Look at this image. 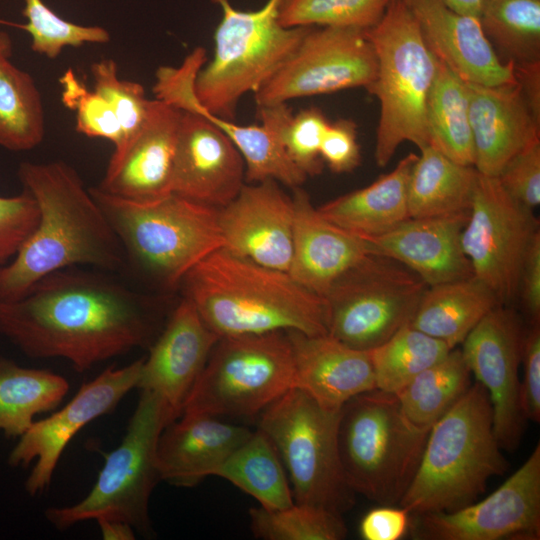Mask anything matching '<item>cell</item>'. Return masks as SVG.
<instances>
[{
  "label": "cell",
  "mask_w": 540,
  "mask_h": 540,
  "mask_svg": "<svg viewBox=\"0 0 540 540\" xmlns=\"http://www.w3.org/2000/svg\"><path fill=\"white\" fill-rule=\"evenodd\" d=\"M164 324L144 297L105 274L74 267L43 277L16 300L0 301L2 336L29 357L63 358L78 372L151 346Z\"/></svg>",
  "instance_id": "obj_1"
},
{
  "label": "cell",
  "mask_w": 540,
  "mask_h": 540,
  "mask_svg": "<svg viewBox=\"0 0 540 540\" xmlns=\"http://www.w3.org/2000/svg\"><path fill=\"white\" fill-rule=\"evenodd\" d=\"M17 174L39 216L12 260L0 266V301L20 298L40 279L64 268L125 267L114 230L75 169L62 161H27Z\"/></svg>",
  "instance_id": "obj_2"
},
{
  "label": "cell",
  "mask_w": 540,
  "mask_h": 540,
  "mask_svg": "<svg viewBox=\"0 0 540 540\" xmlns=\"http://www.w3.org/2000/svg\"><path fill=\"white\" fill-rule=\"evenodd\" d=\"M207 326L219 337L298 331L327 334L323 297L288 272L265 267L220 248L181 283Z\"/></svg>",
  "instance_id": "obj_3"
},
{
  "label": "cell",
  "mask_w": 540,
  "mask_h": 540,
  "mask_svg": "<svg viewBox=\"0 0 540 540\" xmlns=\"http://www.w3.org/2000/svg\"><path fill=\"white\" fill-rule=\"evenodd\" d=\"M509 467L493 430L486 389L475 381L431 427L399 506L411 515L451 512L477 501Z\"/></svg>",
  "instance_id": "obj_4"
},
{
  "label": "cell",
  "mask_w": 540,
  "mask_h": 540,
  "mask_svg": "<svg viewBox=\"0 0 540 540\" xmlns=\"http://www.w3.org/2000/svg\"><path fill=\"white\" fill-rule=\"evenodd\" d=\"M114 230L126 261L167 289L223 248L219 209L171 193L135 202L89 189Z\"/></svg>",
  "instance_id": "obj_5"
},
{
  "label": "cell",
  "mask_w": 540,
  "mask_h": 540,
  "mask_svg": "<svg viewBox=\"0 0 540 540\" xmlns=\"http://www.w3.org/2000/svg\"><path fill=\"white\" fill-rule=\"evenodd\" d=\"M365 32L377 59L375 79L367 88L380 103L374 157L384 167L405 141L419 149L428 146L426 107L438 60L405 0H392Z\"/></svg>",
  "instance_id": "obj_6"
},
{
  "label": "cell",
  "mask_w": 540,
  "mask_h": 540,
  "mask_svg": "<svg viewBox=\"0 0 540 540\" xmlns=\"http://www.w3.org/2000/svg\"><path fill=\"white\" fill-rule=\"evenodd\" d=\"M430 429L410 422L393 393L373 389L346 402L340 412L338 448L353 491L378 505H399Z\"/></svg>",
  "instance_id": "obj_7"
},
{
  "label": "cell",
  "mask_w": 540,
  "mask_h": 540,
  "mask_svg": "<svg viewBox=\"0 0 540 540\" xmlns=\"http://www.w3.org/2000/svg\"><path fill=\"white\" fill-rule=\"evenodd\" d=\"M222 12L212 59L197 73L194 89L210 113L232 120L239 100L255 93L290 57L311 27L279 22L283 0L240 10L230 0H212Z\"/></svg>",
  "instance_id": "obj_8"
},
{
  "label": "cell",
  "mask_w": 540,
  "mask_h": 540,
  "mask_svg": "<svg viewBox=\"0 0 540 540\" xmlns=\"http://www.w3.org/2000/svg\"><path fill=\"white\" fill-rule=\"evenodd\" d=\"M178 418L157 393L141 390L120 445L105 456L91 491L71 506L51 507L46 519L58 530L106 518L150 534L149 500L159 479L157 445L164 428Z\"/></svg>",
  "instance_id": "obj_9"
},
{
  "label": "cell",
  "mask_w": 540,
  "mask_h": 540,
  "mask_svg": "<svg viewBox=\"0 0 540 540\" xmlns=\"http://www.w3.org/2000/svg\"><path fill=\"white\" fill-rule=\"evenodd\" d=\"M340 412L292 387L260 413L258 429L275 446L294 501L343 515L355 504L340 461Z\"/></svg>",
  "instance_id": "obj_10"
},
{
  "label": "cell",
  "mask_w": 540,
  "mask_h": 540,
  "mask_svg": "<svg viewBox=\"0 0 540 540\" xmlns=\"http://www.w3.org/2000/svg\"><path fill=\"white\" fill-rule=\"evenodd\" d=\"M293 378L286 331L223 336L213 347L182 414L254 417L292 388Z\"/></svg>",
  "instance_id": "obj_11"
},
{
  "label": "cell",
  "mask_w": 540,
  "mask_h": 540,
  "mask_svg": "<svg viewBox=\"0 0 540 540\" xmlns=\"http://www.w3.org/2000/svg\"><path fill=\"white\" fill-rule=\"evenodd\" d=\"M427 287L404 265L370 254L323 295L328 334L371 350L410 324Z\"/></svg>",
  "instance_id": "obj_12"
},
{
  "label": "cell",
  "mask_w": 540,
  "mask_h": 540,
  "mask_svg": "<svg viewBox=\"0 0 540 540\" xmlns=\"http://www.w3.org/2000/svg\"><path fill=\"white\" fill-rule=\"evenodd\" d=\"M538 231L534 211L514 200L497 177L478 172L461 244L473 276L500 304L518 296L522 265Z\"/></svg>",
  "instance_id": "obj_13"
},
{
  "label": "cell",
  "mask_w": 540,
  "mask_h": 540,
  "mask_svg": "<svg viewBox=\"0 0 540 540\" xmlns=\"http://www.w3.org/2000/svg\"><path fill=\"white\" fill-rule=\"evenodd\" d=\"M377 59L365 30L353 27H311L297 48L255 93L257 105L367 89L374 81Z\"/></svg>",
  "instance_id": "obj_14"
},
{
  "label": "cell",
  "mask_w": 540,
  "mask_h": 540,
  "mask_svg": "<svg viewBox=\"0 0 540 540\" xmlns=\"http://www.w3.org/2000/svg\"><path fill=\"white\" fill-rule=\"evenodd\" d=\"M417 540H539L540 444L495 491L451 512L411 515Z\"/></svg>",
  "instance_id": "obj_15"
},
{
  "label": "cell",
  "mask_w": 540,
  "mask_h": 540,
  "mask_svg": "<svg viewBox=\"0 0 540 540\" xmlns=\"http://www.w3.org/2000/svg\"><path fill=\"white\" fill-rule=\"evenodd\" d=\"M525 332L519 315L506 305H498L461 343L471 374L488 393L498 443L508 452L519 446L526 421L521 410L519 377Z\"/></svg>",
  "instance_id": "obj_16"
},
{
  "label": "cell",
  "mask_w": 540,
  "mask_h": 540,
  "mask_svg": "<svg viewBox=\"0 0 540 540\" xmlns=\"http://www.w3.org/2000/svg\"><path fill=\"white\" fill-rule=\"evenodd\" d=\"M143 359L121 368H108L85 383L77 394L56 413L34 421L19 437L8 456L12 467H25L36 461L25 481L31 496L41 494L52 480L58 461L78 431L94 419L110 413L122 398L137 388Z\"/></svg>",
  "instance_id": "obj_17"
},
{
  "label": "cell",
  "mask_w": 540,
  "mask_h": 540,
  "mask_svg": "<svg viewBox=\"0 0 540 540\" xmlns=\"http://www.w3.org/2000/svg\"><path fill=\"white\" fill-rule=\"evenodd\" d=\"M206 62L203 48H195L178 67L162 66L156 72V99L175 108L199 114L221 130L236 146L245 164V182L274 180L297 188L307 176L287 156L263 125H239L210 113L199 102L194 89L197 73Z\"/></svg>",
  "instance_id": "obj_18"
},
{
  "label": "cell",
  "mask_w": 540,
  "mask_h": 540,
  "mask_svg": "<svg viewBox=\"0 0 540 540\" xmlns=\"http://www.w3.org/2000/svg\"><path fill=\"white\" fill-rule=\"evenodd\" d=\"M294 206L274 180L245 183L219 209L223 249L268 268L288 272L293 254Z\"/></svg>",
  "instance_id": "obj_19"
},
{
  "label": "cell",
  "mask_w": 540,
  "mask_h": 540,
  "mask_svg": "<svg viewBox=\"0 0 540 540\" xmlns=\"http://www.w3.org/2000/svg\"><path fill=\"white\" fill-rule=\"evenodd\" d=\"M244 184V160L233 142L207 118L181 111L172 193L220 209Z\"/></svg>",
  "instance_id": "obj_20"
},
{
  "label": "cell",
  "mask_w": 540,
  "mask_h": 540,
  "mask_svg": "<svg viewBox=\"0 0 540 540\" xmlns=\"http://www.w3.org/2000/svg\"><path fill=\"white\" fill-rule=\"evenodd\" d=\"M181 110L150 100L140 129L112 153L99 190L135 202L158 200L172 193V174Z\"/></svg>",
  "instance_id": "obj_21"
},
{
  "label": "cell",
  "mask_w": 540,
  "mask_h": 540,
  "mask_svg": "<svg viewBox=\"0 0 540 540\" xmlns=\"http://www.w3.org/2000/svg\"><path fill=\"white\" fill-rule=\"evenodd\" d=\"M219 338L193 303L183 297L143 359L137 388L160 395L180 417Z\"/></svg>",
  "instance_id": "obj_22"
},
{
  "label": "cell",
  "mask_w": 540,
  "mask_h": 540,
  "mask_svg": "<svg viewBox=\"0 0 540 540\" xmlns=\"http://www.w3.org/2000/svg\"><path fill=\"white\" fill-rule=\"evenodd\" d=\"M405 2L432 53L462 80L484 86L516 81L513 63L498 56L478 18L458 14L441 0Z\"/></svg>",
  "instance_id": "obj_23"
},
{
  "label": "cell",
  "mask_w": 540,
  "mask_h": 540,
  "mask_svg": "<svg viewBox=\"0 0 540 540\" xmlns=\"http://www.w3.org/2000/svg\"><path fill=\"white\" fill-rule=\"evenodd\" d=\"M469 213L408 218L392 230L363 239L371 254L394 260L427 286L473 276L461 244Z\"/></svg>",
  "instance_id": "obj_24"
},
{
  "label": "cell",
  "mask_w": 540,
  "mask_h": 540,
  "mask_svg": "<svg viewBox=\"0 0 540 540\" xmlns=\"http://www.w3.org/2000/svg\"><path fill=\"white\" fill-rule=\"evenodd\" d=\"M286 332L293 354V387L323 408L341 410L351 398L376 389L368 350L350 347L328 333Z\"/></svg>",
  "instance_id": "obj_25"
},
{
  "label": "cell",
  "mask_w": 540,
  "mask_h": 540,
  "mask_svg": "<svg viewBox=\"0 0 540 540\" xmlns=\"http://www.w3.org/2000/svg\"><path fill=\"white\" fill-rule=\"evenodd\" d=\"M469 115L475 169L497 177L506 163L540 138V121L526 103L518 83L469 84Z\"/></svg>",
  "instance_id": "obj_26"
},
{
  "label": "cell",
  "mask_w": 540,
  "mask_h": 540,
  "mask_svg": "<svg viewBox=\"0 0 540 540\" xmlns=\"http://www.w3.org/2000/svg\"><path fill=\"white\" fill-rule=\"evenodd\" d=\"M293 254L288 273L323 297L346 271L371 254L366 242L325 219L309 195L295 188Z\"/></svg>",
  "instance_id": "obj_27"
},
{
  "label": "cell",
  "mask_w": 540,
  "mask_h": 540,
  "mask_svg": "<svg viewBox=\"0 0 540 540\" xmlns=\"http://www.w3.org/2000/svg\"><path fill=\"white\" fill-rule=\"evenodd\" d=\"M162 431L157 445L159 479L190 488L216 469L252 433L205 414H182Z\"/></svg>",
  "instance_id": "obj_28"
},
{
  "label": "cell",
  "mask_w": 540,
  "mask_h": 540,
  "mask_svg": "<svg viewBox=\"0 0 540 540\" xmlns=\"http://www.w3.org/2000/svg\"><path fill=\"white\" fill-rule=\"evenodd\" d=\"M418 155L409 153L370 185L317 207L328 221L362 239L388 232L407 220L408 182Z\"/></svg>",
  "instance_id": "obj_29"
},
{
  "label": "cell",
  "mask_w": 540,
  "mask_h": 540,
  "mask_svg": "<svg viewBox=\"0 0 540 540\" xmlns=\"http://www.w3.org/2000/svg\"><path fill=\"white\" fill-rule=\"evenodd\" d=\"M499 303L474 276L428 286L410 326L446 343L460 345L470 331Z\"/></svg>",
  "instance_id": "obj_30"
},
{
  "label": "cell",
  "mask_w": 540,
  "mask_h": 540,
  "mask_svg": "<svg viewBox=\"0 0 540 540\" xmlns=\"http://www.w3.org/2000/svg\"><path fill=\"white\" fill-rule=\"evenodd\" d=\"M478 171L428 145L420 149L408 182L410 218L469 213Z\"/></svg>",
  "instance_id": "obj_31"
},
{
  "label": "cell",
  "mask_w": 540,
  "mask_h": 540,
  "mask_svg": "<svg viewBox=\"0 0 540 540\" xmlns=\"http://www.w3.org/2000/svg\"><path fill=\"white\" fill-rule=\"evenodd\" d=\"M426 127L428 145L459 164L474 166L468 83L439 60L427 101Z\"/></svg>",
  "instance_id": "obj_32"
},
{
  "label": "cell",
  "mask_w": 540,
  "mask_h": 540,
  "mask_svg": "<svg viewBox=\"0 0 540 540\" xmlns=\"http://www.w3.org/2000/svg\"><path fill=\"white\" fill-rule=\"evenodd\" d=\"M68 390L69 383L61 375L0 358V432L19 438L34 416L55 409Z\"/></svg>",
  "instance_id": "obj_33"
},
{
  "label": "cell",
  "mask_w": 540,
  "mask_h": 540,
  "mask_svg": "<svg viewBox=\"0 0 540 540\" xmlns=\"http://www.w3.org/2000/svg\"><path fill=\"white\" fill-rule=\"evenodd\" d=\"M213 476L229 481L265 509H283L295 502L277 450L260 429L252 432L216 469Z\"/></svg>",
  "instance_id": "obj_34"
},
{
  "label": "cell",
  "mask_w": 540,
  "mask_h": 540,
  "mask_svg": "<svg viewBox=\"0 0 540 540\" xmlns=\"http://www.w3.org/2000/svg\"><path fill=\"white\" fill-rule=\"evenodd\" d=\"M472 374L461 349L454 348L395 395L405 417L420 427H432L469 389Z\"/></svg>",
  "instance_id": "obj_35"
},
{
  "label": "cell",
  "mask_w": 540,
  "mask_h": 540,
  "mask_svg": "<svg viewBox=\"0 0 540 540\" xmlns=\"http://www.w3.org/2000/svg\"><path fill=\"white\" fill-rule=\"evenodd\" d=\"M0 57V146L28 151L45 136V116L40 92L33 78Z\"/></svg>",
  "instance_id": "obj_36"
},
{
  "label": "cell",
  "mask_w": 540,
  "mask_h": 540,
  "mask_svg": "<svg viewBox=\"0 0 540 540\" xmlns=\"http://www.w3.org/2000/svg\"><path fill=\"white\" fill-rule=\"evenodd\" d=\"M450 350L443 341L406 325L383 344L368 350L376 389L396 394Z\"/></svg>",
  "instance_id": "obj_37"
},
{
  "label": "cell",
  "mask_w": 540,
  "mask_h": 540,
  "mask_svg": "<svg viewBox=\"0 0 540 540\" xmlns=\"http://www.w3.org/2000/svg\"><path fill=\"white\" fill-rule=\"evenodd\" d=\"M479 20L504 62L540 61V0H487Z\"/></svg>",
  "instance_id": "obj_38"
},
{
  "label": "cell",
  "mask_w": 540,
  "mask_h": 540,
  "mask_svg": "<svg viewBox=\"0 0 540 540\" xmlns=\"http://www.w3.org/2000/svg\"><path fill=\"white\" fill-rule=\"evenodd\" d=\"M258 115L261 125L307 177L321 173L320 147L330 122L319 108L309 107L294 115L286 103H275L258 105Z\"/></svg>",
  "instance_id": "obj_39"
},
{
  "label": "cell",
  "mask_w": 540,
  "mask_h": 540,
  "mask_svg": "<svg viewBox=\"0 0 540 540\" xmlns=\"http://www.w3.org/2000/svg\"><path fill=\"white\" fill-rule=\"evenodd\" d=\"M250 528L264 540H342L347 535L343 515L294 502L283 509H249Z\"/></svg>",
  "instance_id": "obj_40"
},
{
  "label": "cell",
  "mask_w": 540,
  "mask_h": 540,
  "mask_svg": "<svg viewBox=\"0 0 540 540\" xmlns=\"http://www.w3.org/2000/svg\"><path fill=\"white\" fill-rule=\"evenodd\" d=\"M392 0H283L279 22L285 27H353L367 30Z\"/></svg>",
  "instance_id": "obj_41"
},
{
  "label": "cell",
  "mask_w": 540,
  "mask_h": 540,
  "mask_svg": "<svg viewBox=\"0 0 540 540\" xmlns=\"http://www.w3.org/2000/svg\"><path fill=\"white\" fill-rule=\"evenodd\" d=\"M23 16L27 23L20 27L31 36V49L49 59L61 54L65 47L84 44H105L109 32L100 26L75 24L57 16L42 0H24Z\"/></svg>",
  "instance_id": "obj_42"
},
{
  "label": "cell",
  "mask_w": 540,
  "mask_h": 540,
  "mask_svg": "<svg viewBox=\"0 0 540 540\" xmlns=\"http://www.w3.org/2000/svg\"><path fill=\"white\" fill-rule=\"evenodd\" d=\"M90 71L94 90L108 102L121 125L123 139L113 153L119 152L143 124L150 100L140 83L119 78L118 66L113 59L94 62Z\"/></svg>",
  "instance_id": "obj_43"
},
{
  "label": "cell",
  "mask_w": 540,
  "mask_h": 540,
  "mask_svg": "<svg viewBox=\"0 0 540 540\" xmlns=\"http://www.w3.org/2000/svg\"><path fill=\"white\" fill-rule=\"evenodd\" d=\"M62 103L75 112L78 133L109 140L117 148L123 139L121 125L108 102L95 90H89L72 69L59 79Z\"/></svg>",
  "instance_id": "obj_44"
},
{
  "label": "cell",
  "mask_w": 540,
  "mask_h": 540,
  "mask_svg": "<svg viewBox=\"0 0 540 540\" xmlns=\"http://www.w3.org/2000/svg\"><path fill=\"white\" fill-rule=\"evenodd\" d=\"M497 178L514 200L534 211L540 204V138L513 156Z\"/></svg>",
  "instance_id": "obj_45"
},
{
  "label": "cell",
  "mask_w": 540,
  "mask_h": 540,
  "mask_svg": "<svg viewBox=\"0 0 540 540\" xmlns=\"http://www.w3.org/2000/svg\"><path fill=\"white\" fill-rule=\"evenodd\" d=\"M38 216L37 205L26 190L16 196H0V266L15 255L35 228Z\"/></svg>",
  "instance_id": "obj_46"
},
{
  "label": "cell",
  "mask_w": 540,
  "mask_h": 540,
  "mask_svg": "<svg viewBox=\"0 0 540 540\" xmlns=\"http://www.w3.org/2000/svg\"><path fill=\"white\" fill-rule=\"evenodd\" d=\"M320 157L334 173H348L357 168L361 154L355 122L339 119L329 123L321 142Z\"/></svg>",
  "instance_id": "obj_47"
},
{
  "label": "cell",
  "mask_w": 540,
  "mask_h": 540,
  "mask_svg": "<svg viewBox=\"0 0 540 540\" xmlns=\"http://www.w3.org/2000/svg\"><path fill=\"white\" fill-rule=\"evenodd\" d=\"M520 381L521 410L525 420L540 422V325L531 323L526 329Z\"/></svg>",
  "instance_id": "obj_48"
},
{
  "label": "cell",
  "mask_w": 540,
  "mask_h": 540,
  "mask_svg": "<svg viewBox=\"0 0 540 540\" xmlns=\"http://www.w3.org/2000/svg\"><path fill=\"white\" fill-rule=\"evenodd\" d=\"M411 514L399 505H379L361 519L359 533L364 540H400L408 534Z\"/></svg>",
  "instance_id": "obj_49"
},
{
  "label": "cell",
  "mask_w": 540,
  "mask_h": 540,
  "mask_svg": "<svg viewBox=\"0 0 540 540\" xmlns=\"http://www.w3.org/2000/svg\"><path fill=\"white\" fill-rule=\"evenodd\" d=\"M518 295L531 323L540 320V230L536 232L522 265Z\"/></svg>",
  "instance_id": "obj_50"
},
{
  "label": "cell",
  "mask_w": 540,
  "mask_h": 540,
  "mask_svg": "<svg viewBox=\"0 0 540 540\" xmlns=\"http://www.w3.org/2000/svg\"><path fill=\"white\" fill-rule=\"evenodd\" d=\"M513 69L526 103L540 121V61L513 64Z\"/></svg>",
  "instance_id": "obj_51"
},
{
  "label": "cell",
  "mask_w": 540,
  "mask_h": 540,
  "mask_svg": "<svg viewBox=\"0 0 540 540\" xmlns=\"http://www.w3.org/2000/svg\"><path fill=\"white\" fill-rule=\"evenodd\" d=\"M104 540H132L135 539V529L122 521L99 518L95 520Z\"/></svg>",
  "instance_id": "obj_52"
},
{
  "label": "cell",
  "mask_w": 540,
  "mask_h": 540,
  "mask_svg": "<svg viewBox=\"0 0 540 540\" xmlns=\"http://www.w3.org/2000/svg\"><path fill=\"white\" fill-rule=\"evenodd\" d=\"M448 8L454 12L480 18L487 0H441Z\"/></svg>",
  "instance_id": "obj_53"
},
{
  "label": "cell",
  "mask_w": 540,
  "mask_h": 540,
  "mask_svg": "<svg viewBox=\"0 0 540 540\" xmlns=\"http://www.w3.org/2000/svg\"><path fill=\"white\" fill-rule=\"evenodd\" d=\"M13 52V42L10 35L0 31V57L10 58Z\"/></svg>",
  "instance_id": "obj_54"
}]
</instances>
